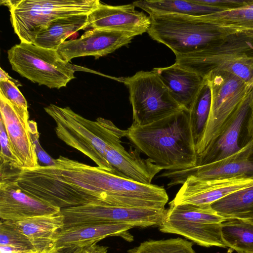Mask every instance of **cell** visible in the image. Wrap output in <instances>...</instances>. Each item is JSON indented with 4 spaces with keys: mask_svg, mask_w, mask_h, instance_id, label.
Here are the masks:
<instances>
[{
    "mask_svg": "<svg viewBox=\"0 0 253 253\" xmlns=\"http://www.w3.org/2000/svg\"><path fill=\"white\" fill-rule=\"evenodd\" d=\"M126 130V137L135 148L163 169L183 170L196 165L198 155L185 109L146 125L132 124Z\"/></svg>",
    "mask_w": 253,
    "mask_h": 253,
    "instance_id": "obj_1",
    "label": "cell"
},
{
    "mask_svg": "<svg viewBox=\"0 0 253 253\" xmlns=\"http://www.w3.org/2000/svg\"><path fill=\"white\" fill-rule=\"evenodd\" d=\"M44 110L55 121V132L60 140L89 158L97 166L122 176L108 163L105 155L109 147L122 142L126 130L101 117L95 121L85 119L69 107L50 104Z\"/></svg>",
    "mask_w": 253,
    "mask_h": 253,
    "instance_id": "obj_2",
    "label": "cell"
},
{
    "mask_svg": "<svg viewBox=\"0 0 253 253\" xmlns=\"http://www.w3.org/2000/svg\"><path fill=\"white\" fill-rule=\"evenodd\" d=\"M149 16L151 23L147 33L153 40L170 48L176 56L201 51L239 32L206 22L200 16Z\"/></svg>",
    "mask_w": 253,
    "mask_h": 253,
    "instance_id": "obj_3",
    "label": "cell"
},
{
    "mask_svg": "<svg viewBox=\"0 0 253 253\" xmlns=\"http://www.w3.org/2000/svg\"><path fill=\"white\" fill-rule=\"evenodd\" d=\"M10 11V22L21 42L33 44L36 36L52 21L88 14L98 0H19L2 1Z\"/></svg>",
    "mask_w": 253,
    "mask_h": 253,
    "instance_id": "obj_4",
    "label": "cell"
},
{
    "mask_svg": "<svg viewBox=\"0 0 253 253\" xmlns=\"http://www.w3.org/2000/svg\"><path fill=\"white\" fill-rule=\"evenodd\" d=\"M211 92L209 116L200 140L196 147L198 157L207 152L231 123L234 113L253 84H248L226 71L212 70L204 77Z\"/></svg>",
    "mask_w": 253,
    "mask_h": 253,
    "instance_id": "obj_5",
    "label": "cell"
},
{
    "mask_svg": "<svg viewBox=\"0 0 253 253\" xmlns=\"http://www.w3.org/2000/svg\"><path fill=\"white\" fill-rule=\"evenodd\" d=\"M227 218L210 205H171L158 226L162 232L181 235L203 247L225 248L221 223Z\"/></svg>",
    "mask_w": 253,
    "mask_h": 253,
    "instance_id": "obj_6",
    "label": "cell"
},
{
    "mask_svg": "<svg viewBox=\"0 0 253 253\" xmlns=\"http://www.w3.org/2000/svg\"><path fill=\"white\" fill-rule=\"evenodd\" d=\"M7 55L13 70L39 85L59 89L75 78L74 66L56 50L20 42L7 51Z\"/></svg>",
    "mask_w": 253,
    "mask_h": 253,
    "instance_id": "obj_7",
    "label": "cell"
},
{
    "mask_svg": "<svg viewBox=\"0 0 253 253\" xmlns=\"http://www.w3.org/2000/svg\"><path fill=\"white\" fill-rule=\"evenodd\" d=\"M122 81L129 90L132 125H146L183 109L153 70L139 71Z\"/></svg>",
    "mask_w": 253,
    "mask_h": 253,
    "instance_id": "obj_8",
    "label": "cell"
},
{
    "mask_svg": "<svg viewBox=\"0 0 253 253\" xmlns=\"http://www.w3.org/2000/svg\"><path fill=\"white\" fill-rule=\"evenodd\" d=\"M165 209L132 208L99 204H86L61 209L67 227L94 223H122L134 227L159 226Z\"/></svg>",
    "mask_w": 253,
    "mask_h": 253,
    "instance_id": "obj_9",
    "label": "cell"
},
{
    "mask_svg": "<svg viewBox=\"0 0 253 253\" xmlns=\"http://www.w3.org/2000/svg\"><path fill=\"white\" fill-rule=\"evenodd\" d=\"M253 55V31H239L199 52L176 56L175 64L204 78L228 59Z\"/></svg>",
    "mask_w": 253,
    "mask_h": 253,
    "instance_id": "obj_10",
    "label": "cell"
},
{
    "mask_svg": "<svg viewBox=\"0 0 253 253\" xmlns=\"http://www.w3.org/2000/svg\"><path fill=\"white\" fill-rule=\"evenodd\" d=\"M253 139L239 151L225 158L186 169L167 170L159 177H167L170 180L168 184L169 187L182 184L190 176L205 179L239 176L253 177Z\"/></svg>",
    "mask_w": 253,
    "mask_h": 253,
    "instance_id": "obj_11",
    "label": "cell"
},
{
    "mask_svg": "<svg viewBox=\"0 0 253 253\" xmlns=\"http://www.w3.org/2000/svg\"><path fill=\"white\" fill-rule=\"evenodd\" d=\"M253 185V177L235 176L199 179L192 176L184 181L169 206L182 204L211 206L236 191Z\"/></svg>",
    "mask_w": 253,
    "mask_h": 253,
    "instance_id": "obj_12",
    "label": "cell"
},
{
    "mask_svg": "<svg viewBox=\"0 0 253 253\" xmlns=\"http://www.w3.org/2000/svg\"><path fill=\"white\" fill-rule=\"evenodd\" d=\"M136 34L126 32L94 29L86 31L80 38L66 41L56 50L64 61L92 56L95 59L114 52L127 45Z\"/></svg>",
    "mask_w": 253,
    "mask_h": 253,
    "instance_id": "obj_13",
    "label": "cell"
},
{
    "mask_svg": "<svg viewBox=\"0 0 253 253\" xmlns=\"http://www.w3.org/2000/svg\"><path fill=\"white\" fill-rule=\"evenodd\" d=\"M0 120L21 168L30 169L39 166L30 131L28 110L19 108L0 93Z\"/></svg>",
    "mask_w": 253,
    "mask_h": 253,
    "instance_id": "obj_14",
    "label": "cell"
},
{
    "mask_svg": "<svg viewBox=\"0 0 253 253\" xmlns=\"http://www.w3.org/2000/svg\"><path fill=\"white\" fill-rule=\"evenodd\" d=\"M135 7L132 3L112 6L100 2L88 14L84 30L107 29L142 35L150 27V17Z\"/></svg>",
    "mask_w": 253,
    "mask_h": 253,
    "instance_id": "obj_15",
    "label": "cell"
},
{
    "mask_svg": "<svg viewBox=\"0 0 253 253\" xmlns=\"http://www.w3.org/2000/svg\"><path fill=\"white\" fill-rule=\"evenodd\" d=\"M61 209L22 191L15 181L0 178V217L16 221L34 216L57 214Z\"/></svg>",
    "mask_w": 253,
    "mask_h": 253,
    "instance_id": "obj_16",
    "label": "cell"
},
{
    "mask_svg": "<svg viewBox=\"0 0 253 253\" xmlns=\"http://www.w3.org/2000/svg\"><path fill=\"white\" fill-rule=\"evenodd\" d=\"M134 227L122 223H94L77 225L61 229L55 235L56 249L84 248L109 236H120L127 241H133L128 231Z\"/></svg>",
    "mask_w": 253,
    "mask_h": 253,
    "instance_id": "obj_17",
    "label": "cell"
},
{
    "mask_svg": "<svg viewBox=\"0 0 253 253\" xmlns=\"http://www.w3.org/2000/svg\"><path fill=\"white\" fill-rule=\"evenodd\" d=\"M137 149L126 151L117 143L109 147L106 153L108 163L122 176L132 181L150 184L154 176L163 169L150 159L140 157Z\"/></svg>",
    "mask_w": 253,
    "mask_h": 253,
    "instance_id": "obj_18",
    "label": "cell"
},
{
    "mask_svg": "<svg viewBox=\"0 0 253 253\" xmlns=\"http://www.w3.org/2000/svg\"><path fill=\"white\" fill-rule=\"evenodd\" d=\"M153 70L161 80L174 100L182 108L189 111L205 79L175 64L166 67L155 68Z\"/></svg>",
    "mask_w": 253,
    "mask_h": 253,
    "instance_id": "obj_19",
    "label": "cell"
},
{
    "mask_svg": "<svg viewBox=\"0 0 253 253\" xmlns=\"http://www.w3.org/2000/svg\"><path fill=\"white\" fill-rule=\"evenodd\" d=\"M12 222L30 240L35 249L41 252L54 247V237L64 225L61 212Z\"/></svg>",
    "mask_w": 253,
    "mask_h": 253,
    "instance_id": "obj_20",
    "label": "cell"
},
{
    "mask_svg": "<svg viewBox=\"0 0 253 253\" xmlns=\"http://www.w3.org/2000/svg\"><path fill=\"white\" fill-rule=\"evenodd\" d=\"M132 4L149 16L177 14L198 17L227 10L222 7L200 4L194 0H144L135 1Z\"/></svg>",
    "mask_w": 253,
    "mask_h": 253,
    "instance_id": "obj_21",
    "label": "cell"
},
{
    "mask_svg": "<svg viewBox=\"0 0 253 253\" xmlns=\"http://www.w3.org/2000/svg\"><path fill=\"white\" fill-rule=\"evenodd\" d=\"M88 14H79L56 19L39 32L33 44L56 50L70 36L80 30H84Z\"/></svg>",
    "mask_w": 253,
    "mask_h": 253,
    "instance_id": "obj_22",
    "label": "cell"
},
{
    "mask_svg": "<svg viewBox=\"0 0 253 253\" xmlns=\"http://www.w3.org/2000/svg\"><path fill=\"white\" fill-rule=\"evenodd\" d=\"M253 104V86L235 110L233 118L224 132L211 149L198 157L204 156L216 149L219 152L218 155L213 161L219 160L229 157L239 151L241 148L238 142L240 132L243 123L250 113Z\"/></svg>",
    "mask_w": 253,
    "mask_h": 253,
    "instance_id": "obj_23",
    "label": "cell"
},
{
    "mask_svg": "<svg viewBox=\"0 0 253 253\" xmlns=\"http://www.w3.org/2000/svg\"><path fill=\"white\" fill-rule=\"evenodd\" d=\"M221 234L230 253H253V223L239 218H227L221 223Z\"/></svg>",
    "mask_w": 253,
    "mask_h": 253,
    "instance_id": "obj_24",
    "label": "cell"
},
{
    "mask_svg": "<svg viewBox=\"0 0 253 253\" xmlns=\"http://www.w3.org/2000/svg\"><path fill=\"white\" fill-rule=\"evenodd\" d=\"M219 214L226 218H241L253 214V185L236 191L211 205Z\"/></svg>",
    "mask_w": 253,
    "mask_h": 253,
    "instance_id": "obj_25",
    "label": "cell"
},
{
    "mask_svg": "<svg viewBox=\"0 0 253 253\" xmlns=\"http://www.w3.org/2000/svg\"><path fill=\"white\" fill-rule=\"evenodd\" d=\"M204 21L239 31H253V2L236 9L200 16Z\"/></svg>",
    "mask_w": 253,
    "mask_h": 253,
    "instance_id": "obj_26",
    "label": "cell"
},
{
    "mask_svg": "<svg viewBox=\"0 0 253 253\" xmlns=\"http://www.w3.org/2000/svg\"><path fill=\"white\" fill-rule=\"evenodd\" d=\"M205 79L202 87L189 110L191 129L196 147L204 131L211 105V88L208 81Z\"/></svg>",
    "mask_w": 253,
    "mask_h": 253,
    "instance_id": "obj_27",
    "label": "cell"
},
{
    "mask_svg": "<svg viewBox=\"0 0 253 253\" xmlns=\"http://www.w3.org/2000/svg\"><path fill=\"white\" fill-rule=\"evenodd\" d=\"M127 253H196L193 243L180 238L149 240L131 249Z\"/></svg>",
    "mask_w": 253,
    "mask_h": 253,
    "instance_id": "obj_28",
    "label": "cell"
},
{
    "mask_svg": "<svg viewBox=\"0 0 253 253\" xmlns=\"http://www.w3.org/2000/svg\"><path fill=\"white\" fill-rule=\"evenodd\" d=\"M0 246H8L28 251H39L12 221L7 220L0 221Z\"/></svg>",
    "mask_w": 253,
    "mask_h": 253,
    "instance_id": "obj_29",
    "label": "cell"
},
{
    "mask_svg": "<svg viewBox=\"0 0 253 253\" xmlns=\"http://www.w3.org/2000/svg\"><path fill=\"white\" fill-rule=\"evenodd\" d=\"M0 165L7 166L10 169L22 168L21 165L13 153L2 122L0 120Z\"/></svg>",
    "mask_w": 253,
    "mask_h": 253,
    "instance_id": "obj_30",
    "label": "cell"
},
{
    "mask_svg": "<svg viewBox=\"0 0 253 253\" xmlns=\"http://www.w3.org/2000/svg\"><path fill=\"white\" fill-rule=\"evenodd\" d=\"M0 93L14 105L28 110L26 99L15 83L11 81H0Z\"/></svg>",
    "mask_w": 253,
    "mask_h": 253,
    "instance_id": "obj_31",
    "label": "cell"
},
{
    "mask_svg": "<svg viewBox=\"0 0 253 253\" xmlns=\"http://www.w3.org/2000/svg\"><path fill=\"white\" fill-rule=\"evenodd\" d=\"M29 128L31 138L33 142L37 156L39 161L43 165L42 166H54L55 159L50 157L42 148L39 142V133L37 123L33 120H29Z\"/></svg>",
    "mask_w": 253,
    "mask_h": 253,
    "instance_id": "obj_32",
    "label": "cell"
},
{
    "mask_svg": "<svg viewBox=\"0 0 253 253\" xmlns=\"http://www.w3.org/2000/svg\"><path fill=\"white\" fill-rule=\"evenodd\" d=\"M200 4L222 7L227 10L236 9L253 2V0H194Z\"/></svg>",
    "mask_w": 253,
    "mask_h": 253,
    "instance_id": "obj_33",
    "label": "cell"
},
{
    "mask_svg": "<svg viewBox=\"0 0 253 253\" xmlns=\"http://www.w3.org/2000/svg\"><path fill=\"white\" fill-rule=\"evenodd\" d=\"M108 247L93 244L83 249L80 253H107Z\"/></svg>",
    "mask_w": 253,
    "mask_h": 253,
    "instance_id": "obj_34",
    "label": "cell"
},
{
    "mask_svg": "<svg viewBox=\"0 0 253 253\" xmlns=\"http://www.w3.org/2000/svg\"><path fill=\"white\" fill-rule=\"evenodd\" d=\"M84 248H70L58 249L54 247L49 253H80Z\"/></svg>",
    "mask_w": 253,
    "mask_h": 253,
    "instance_id": "obj_35",
    "label": "cell"
},
{
    "mask_svg": "<svg viewBox=\"0 0 253 253\" xmlns=\"http://www.w3.org/2000/svg\"><path fill=\"white\" fill-rule=\"evenodd\" d=\"M0 81H7V80H11L14 83H16V84L17 85V86H19L20 85V84L17 81L15 80L12 78H11L8 74L5 72L3 70L1 69V68H0Z\"/></svg>",
    "mask_w": 253,
    "mask_h": 253,
    "instance_id": "obj_36",
    "label": "cell"
},
{
    "mask_svg": "<svg viewBox=\"0 0 253 253\" xmlns=\"http://www.w3.org/2000/svg\"><path fill=\"white\" fill-rule=\"evenodd\" d=\"M241 219H246L253 223V214L243 217Z\"/></svg>",
    "mask_w": 253,
    "mask_h": 253,
    "instance_id": "obj_37",
    "label": "cell"
},
{
    "mask_svg": "<svg viewBox=\"0 0 253 253\" xmlns=\"http://www.w3.org/2000/svg\"><path fill=\"white\" fill-rule=\"evenodd\" d=\"M52 249V248H51L48 250L43 251V252L35 251V252H29V253H49Z\"/></svg>",
    "mask_w": 253,
    "mask_h": 253,
    "instance_id": "obj_38",
    "label": "cell"
}]
</instances>
